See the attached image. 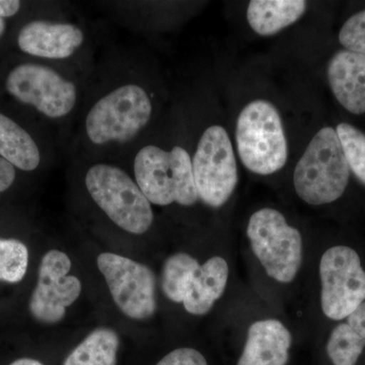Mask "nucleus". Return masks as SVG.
I'll return each instance as SVG.
<instances>
[{
	"instance_id": "nucleus-1",
	"label": "nucleus",
	"mask_w": 365,
	"mask_h": 365,
	"mask_svg": "<svg viewBox=\"0 0 365 365\" xmlns=\"http://www.w3.org/2000/svg\"><path fill=\"white\" fill-rule=\"evenodd\" d=\"M350 169L337 133L324 127L314 136L294 174L295 191L311 205L334 202L344 193Z\"/></svg>"
},
{
	"instance_id": "nucleus-2",
	"label": "nucleus",
	"mask_w": 365,
	"mask_h": 365,
	"mask_svg": "<svg viewBox=\"0 0 365 365\" xmlns=\"http://www.w3.org/2000/svg\"><path fill=\"white\" fill-rule=\"evenodd\" d=\"M134 174L139 188L155 205L191 206L199 199L192 158L181 146L170 151L155 145L141 148L134 160Z\"/></svg>"
},
{
	"instance_id": "nucleus-3",
	"label": "nucleus",
	"mask_w": 365,
	"mask_h": 365,
	"mask_svg": "<svg viewBox=\"0 0 365 365\" xmlns=\"http://www.w3.org/2000/svg\"><path fill=\"white\" fill-rule=\"evenodd\" d=\"M235 139L242 163L255 174H274L287 162L282 120L268 101H254L242 110L237 118Z\"/></svg>"
},
{
	"instance_id": "nucleus-4",
	"label": "nucleus",
	"mask_w": 365,
	"mask_h": 365,
	"mask_svg": "<svg viewBox=\"0 0 365 365\" xmlns=\"http://www.w3.org/2000/svg\"><path fill=\"white\" fill-rule=\"evenodd\" d=\"M93 200L125 232L143 235L150 230L153 212L150 201L124 170L115 165H93L86 176Z\"/></svg>"
},
{
	"instance_id": "nucleus-5",
	"label": "nucleus",
	"mask_w": 365,
	"mask_h": 365,
	"mask_svg": "<svg viewBox=\"0 0 365 365\" xmlns=\"http://www.w3.org/2000/svg\"><path fill=\"white\" fill-rule=\"evenodd\" d=\"M247 235L254 254L268 276L278 282H292L302 261V239L299 230L290 227L279 211L263 208L250 218Z\"/></svg>"
},
{
	"instance_id": "nucleus-6",
	"label": "nucleus",
	"mask_w": 365,
	"mask_h": 365,
	"mask_svg": "<svg viewBox=\"0 0 365 365\" xmlns=\"http://www.w3.org/2000/svg\"><path fill=\"white\" fill-rule=\"evenodd\" d=\"M153 105L141 86H120L98 100L86 119V131L91 143L130 141L150 122Z\"/></svg>"
},
{
	"instance_id": "nucleus-7",
	"label": "nucleus",
	"mask_w": 365,
	"mask_h": 365,
	"mask_svg": "<svg viewBox=\"0 0 365 365\" xmlns=\"http://www.w3.org/2000/svg\"><path fill=\"white\" fill-rule=\"evenodd\" d=\"M199 198L211 207H222L234 193L237 167L234 148L222 126L209 127L201 136L192 158Z\"/></svg>"
},
{
	"instance_id": "nucleus-8",
	"label": "nucleus",
	"mask_w": 365,
	"mask_h": 365,
	"mask_svg": "<svg viewBox=\"0 0 365 365\" xmlns=\"http://www.w3.org/2000/svg\"><path fill=\"white\" fill-rule=\"evenodd\" d=\"M322 309L340 321L365 302V271L359 254L349 247L329 249L319 262Z\"/></svg>"
},
{
	"instance_id": "nucleus-9",
	"label": "nucleus",
	"mask_w": 365,
	"mask_h": 365,
	"mask_svg": "<svg viewBox=\"0 0 365 365\" xmlns=\"http://www.w3.org/2000/svg\"><path fill=\"white\" fill-rule=\"evenodd\" d=\"M97 264L122 313L134 319L153 316L157 309L155 276L148 266L113 253L101 254Z\"/></svg>"
},
{
	"instance_id": "nucleus-10",
	"label": "nucleus",
	"mask_w": 365,
	"mask_h": 365,
	"mask_svg": "<svg viewBox=\"0 0 365 365\" xmlns=\"http://www.w3.org/2000/svg\"><path fill=\"white\" fill-rule=\"evenodd\" d=\"M6 88L16 100L32 105L43 115L53 119L68 115L78 98L73 83L54 69L39 64L16 66L9 72Z\"/></svg>"
},
{
	"instance_id": "nucleus-11",
	"label": "nucleus",
	"mask_w": 365,
	"mask_h": 365,
	"mask_svg": "<svg viewBox=\"0 0 365 365\" xmlns=\"http://www.w3.org/2000/svg\"><path fill=\"white\" fill-rule=\"evenodd\" d=\"M71 261L58 250H51L43 257L38 282L31 297V314L37 321L46 324L58 323L81 294V282L69 276Z\"/></svg>"
},
{
	"instance_id": "nucleus-12",
	"label": "nucleus",
	"mask_w": 365,
	"mask_h": 365,
	"mask_svg": "<svg viewBox=\"0 0 365 365\" xmlns=\"http://www.w3.org/2000/svg\"><path fill=\"white\" fill-rule=\"evenodd\" d=\"M85 35L68 23L34 21L21 29L18 37L21 51L47 59H66L83 45Z\"/></svg>"
},
{
	"instance_id": "nucleus-13",
	"label": "nucleus",
	"mask_w": 365,
	"mask_h": 365,
	"mask_svg": "<svg viewBox=\"0 0 365 365\" xmlns=\"http://www.w3.org/2000/svg\"><path fill=\"white\" fill-rule=\"evenodd\" d=\"M327 73L338 102L352 114H364L365 54L341 50L329 62Z\"/></svg>"
},
{
	"instance_id": "nucleus-14",
	"label": "nucleus",
	"mask_w": 365,
	"mask_h": 365,
	"mask_svg": "<svg viewBox=\"0 0 365 365\" xmlns=\"http://www.w3.org/2000/svg\"><path fill=\"white\" fill-rule=\"evenodd\" d=\"M292 342V334L277 319L256 322L237 365H287Z\"/></svg>"
},
{
	"instance_id": "nucleus-15",
	"label": "nucleus",
	"mask_w": 365,
	"mask_h": 365,
	"mask_svg": "<svg viewBox=\"0 0 365 365\" xmlns=\"http://www.w3.org/2000/svg\"><path fill=\"white\" fill-rule=\"evenodd\" d=\"M228 265L222 257H212L200 265L182 304L189 314L203 316L212 309L227 287Z\"/></svg>"
},
{
	"instance_id": "nucleus-16",
	"label": "nucleus",
	"mask_w": 365,
	"mask_h": 365,
	"mask_svg": "<svg viewBox=\"0 0 365 365\" xmlns=\"http://www.w3.org/2000/svg\"><path fill=\"white\" fill-rule=\"evenodd\" d=\"M307 6L304 0H253L249 4L247 19L254 32L272 36L297 23Z\"/></svg>"
},
{
	"instance_id": "nucleus-17",
	"label": "nucleus",
	"mask_w": 365,
	"mask_h": 365,
	"mask_svg": "<svg viewBox=\"0 0 365 365\" xmlns=\"http://www.w3.org/2000/svg\"><path fill=\"white\" fill-rule=\"evenodd\" d=\"M0 158L14 167L31 172L40 165L37 144L30 134L11 118L0 113Z\"/></svg>"
},
{
	"instance_id": "nucleus-18",
	"label": "nucleus",
	"mask_w": 365,
	"mask_h": 365,
	"mask_svg": "<svg viewBox=\"0 0 365 365\" xmlns=\"http://www.w3.org/2000/svg\"><path fill=\"white\" fill-rule=\"evenodd\" d=\"M120 340L111 329H96L67 356L63 365H116Z\"/></svg>"
},
{
	"instance_id": "nucleus-19",
	"label": "nucleus",
	"mask_w": 365,
	"mask_h": 365,
	"mask_svg": "<svg viewBox=\"0 0 365 365\" xmlns=\"http://www.w3.org/2000/svg\"><path fill=\"white\" fill-rule=\"evenodd\" d=\"M200 264L186 253L172 255L163 264L162 287L163 294L174 302H182L190 284Z\"/></svg>"
},
{
	"instance_id": "nucleus-20",
	"label": "nucleus",
	"mask_w": 365,
	"mask_h": 365,
	"mask_svg": "<svg viewBox=\"0 0 365 365\" xmlns=\"http://www.w3.org/2000/svg\"><path fill=\"white\" fill-rule=\"evenodd\" d=\"M365 348V343L347 323L334 328L328 343L327 354L333 365H356Z\"/></svg>"
},
{
	"instance_id": "nucleus-21",
	"label": "nucleus",
	"mask_w": 365,
	"mask_h": 365,
	"mask_svg": "<svg viewBox=\"0 0 365 365\" xmlns=\"http://www.w3.org/2000/svg\"><path fill=\"white\" fill-rule=\"evenodd\" d=\"M29 265V251L18 240L0 239V280L19 283Z\"/></svg>"
},
{
	"instance_id": "nucleus-22",
	"label": "nucleus",
	"mask_w": 365,
	"mask_h": 365,
	"mask_svg": "<svg viewBox=\"0 0 365 365\" xmlns=\"http://www.w3.org/2000/svg\"><path fill=\"white\" fill-rule=\"evenodd\" d=\"M349 169L365 185V135L352 125L341 123L336 128Z\"/></svg>"
},
{
	"instance_id": "nucleus-23",
	"label": "nucleus",
	"mask_w": 365,
	"mask_h": 365,
	"mask_svg": "<svg viewBox=\"0 0 365 365\" xmlns=\"http://www.w3.org/2000/svg\"><path fill=\"white\" fill-rule=\"evenodd\" d=\"M339 41L345 50L365 54V9L346 21L340 30Z\"/></svg>"
},
{
	"instance_id": "nucleus-24",
	"label": "nucleus",
	"mask_w": 365,
	"mask_h": 365,
	"mask_svg": "<svg viewBox=\"0 0 365 365\" xmlns=\"http://www.w3.org/2000/svg\"><path fill=\"white\" fill-rule=\"evenodd\" d=\"M155 365H208L202 353L194 348H178Z\"/></svg>"
},
{
	"instance_id": "nucleus-25",
	"label": "nucleus",
	"mask_w": 365,
	"mask_h": 365,
	"mask_svg": "<svg viewBox=\"0 0 365 365\" xmlns=\"http://www.w3.org/2000/svg\"><path fill=\"white\" fill-rule=\"evenodd\" d=\"M347 324L365 343V302L347 317Z\"/></svg>"
},
{
	"instance_id": "nucleus-26",
	"label": "nucleus",
	"mask_w": 365,
	"mask_h": 365,
	"mask_svg": "<svg viewBox=\"0 0 365 365\" xmlns=\"http://www.w3.org/2000/svg\"><path fill=\"white\" fill-rule=\"evenodd\" d=\"M16 179V170L4 158H0V195L13 185Z\"/></svg>"
},
{
	"instance_id": "nucleus-27",
	"label": "nucleus",
	"mask_w": 365,
	"mask_h": 365,
	"mask_svg": "<svg viewBox=\"0 0 365 365\" xmlns=\"http://www.w3.org/2000/svg\"><path fill=\"white\" fill-rule=\"evenodd\" d=\"M21 9V2L18 0H0V16L2 19L11 18L18 14Z\"/></svg>"
},
{
	"instance_id": "nucleus-28",
	"label": "nucleus",
	"mask_w": 365,
	"mask_h": 365,
	"mask_svg": "<svg viewBox=\"0 0 365 365\" xmlns=\"http://www.w3.org/2000/svg\"><path fill=\"white\" fill-rule=\"evenodd\" d=\"M11 365H44L38 360L31 359H21L16 360Z\"/></svg>"
},
{
	"instance_id": "nucleus-29",
	"label": "nucleus",
	"mask_w": 365,
	"mask_h": 365,
	"mask_svg": "<svg viewBox=\"0 0 365 365\" xmlns=\"http://www.w3.org/2000/svg\"><path fill=\"white\" fill-rule=\"evenodd\" d=\"M4 30H6V21L0 16V38L4 35Z\"/></svg>"
}]
</instances>
